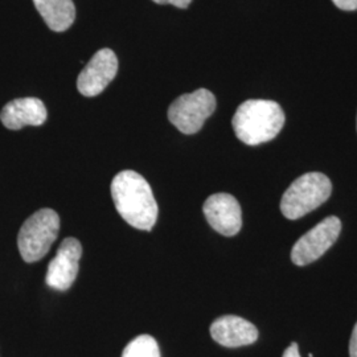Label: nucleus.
<instances>
[{
	"instance_id": "obj_1",
	"label": "nucleus",
	"mask_w": 357,
	"mask_h": 357,
	"mask_svg": "<svg viewBox=\"0 0 357 357\" xmlns=\"http://www.w3.org/2000/svg\"><path fill=\"white\" fill-rule=\"evenodd\" d=\"M115 208L128 225L150 231L158 220V204L147 180L135 171H121L112 181Z\"/></svg>"
},
{
	"instance_id": "obj_2",
	"label": "nucleus",
	"mask_w": 357,
	"mask_h": 357,
	"mask_svg": "<svg viewBox=\"0 0 357 357\" xmlns=\"http://www.w3.org/2000/svg\"><path fill=\"white\" fill-rule=\"evenodd\" d=\"M236 137L248 146L274 139L284 125L281 106L268 100H249L241 103L233 116Z\"/></svg>"
},
{
	"instance_id": "obj_3",
	"label": "nucleus",
	"mask_w": 357,
	"mask_h": 357,
	"mask_svg": "<svg viewBox=\"0 0 357 357\" xmlns=\"http://www.w3.org/2000/svg\"><path fill=\"white\" fill-rule=\"evenodd\" d=\"M330 178L320 172H308L294 180L283 193L281 211L289 220H298L326 203L331 196Z\"/></svg>"
},
{
	"instance_id": "obj_4",
	"label": "nucleus",
	"mask_w": 357,
	"mask_h": 357,
	"mask_svg": "<svg viewBox=\"0 0 357 357\" xmlns=\"http://www.w3.org/2000/svg\"><path fill=\"white\" fill-rule=\"evenodd\" d=\"M60 230V217L53 209H40L26 220L17 236L22 258L28 262L40 261L51 249Z\"/></svg>"
},
{
	"instance_id": "obj_5",
	"label": "nucleus",
	"mask_w": 357,
	"mask_h": 357,
	"mask_svg": "<svg viewBox=\"0 0 357 357\" xmlns=\"http://www.w3.org/2000/svg\"><path fill=\"white\" fill-rule=\"evenodd\" d=\"M215 110L216 98L213 93L206 89H197L180 96L171 103L168 119L180 132L192 135L202 130L205 121Z\"/></svg>"
},
{
	"instance_id": "obj_6",
	"label": "nucleus",
	"mask_w": 357,
	"mask_h": 357,
	"mask_svg": "<svg viewBox=\"0 0 357 357\" xmlns=\"http://www.w3.org/2000/svg\"><path fill=\"white\" fill-rule=\"evenodd\" d=\"M342 231V221L339 217L324 218L315 228L308 230L296 243L291 250V261L296 266H306L319 259L336 240Z\"/></svg>"
},
{
	"instance_id": "obj_7",
	"label": "nucleus",
	"mask_w": 357,
	"mask_h": 357,
	"mask_svg": "<svg viewBox=\"0 0 357 357\" xmlns=\"http://www.w3.org/2000/svg\"><path fill=\"white\" fill-rule=\"evenodd\" d=\"M118 72V59L112 50L97 52L77 78V89L85 97L101 94L114 79Z\"/></svg>"
},
{
	"instance_id": "obj_8",
	"label": "nucleus",
	"mask_w": 357,
	"mask_h": 357,
	"mask_svg": "<svg viewBox=\"0 0 357 357\" xmlns=\"http://www.w3.org/2000/svg\"><path fill=\"white\" fill-rule=\"evenodd\" d=\"M82 255L81 243L73 238L68 237L60 245L57 255L48 265L47 271V284L59 291H66L72 287L73 282L76 281L78 274V264Z\"/></svg>"
},
{
	"instance_id": "obj_9",
	"label": "nucleus",
	"mask_w": 357,
	"mask_h": 357,
	"mask_svg": "<svg viewBox=\"0 0 357 357\" xmlns=\"http://www.w3.org/2000/svg\"><path fill=\"white\" fill-rule=\"evenodd\" d=\"M205 218L217 233L233 237L243 228V212L237 199L229 193H215L205 200Z\"/></svg>"
},
{
	"instance_id": "obj_10",
	"label": "nucleus",
	"mask_w": 357,
	"mask_h": 357,
	"mask_svg": "<svg viewBox=\"0 0 357 357\" xmlns=\"http://www.w3.org/2000/svg\"><path fill=\"white\" fill-rule=\"evenodd\" d=\"M211 336L222 347L238 348L255 343L258 339V330L255 324L240 317L225 315L212 323Z\"/></svg>"
},
{
	"instance_id": "obj_11",
	"label": "nucleus",
	"mask_w": 357,
	"mask_h": 357,
	"mask_svg": "<svg viewBox=\"0 0 357 357\" xmlns=\"http://www.w3.org/2000/svg\"><path fill=\"white\" fill-rule=\"evenodd\" d=\"M47 116V107L41 100L26 97L7 103L0 113V121L10 130H20L26 126H41Z\"/></svg>"
},
{
	"instance_id": "obj_12",
	"label": "nucleus",
	"mask_w": 357,
	"mask_h": 357,
	"mask_svg": "<svg viewBox=\"0 0 357 357\" xmlns=\"http://www.w3.org/2000/svg\"><path fill=\"white\" fill-rule=\"evenodd\" d=\"M33 3L45 24L54 32L69 29L76 19L73 0H33Z\"/></svg>"
},
{
	"instance_id": "obj_13",
	"label": "nucleus",
	"mask_w": 357,
	"mask_h": 357,
	"mask_svg": "<svg viewBox=\"0 0 357 357\" xmlns=\"http://www.w3.org/2000/svg\"><path fill=\"white\" fill-rule=\"evenodd\" d=\"M122 357H160V349L153 336L141 335L126 345Z\"/></svg>"
},
{
	"instance_id": "obj_14",
	"label": "nucleus",
	"mask_w": 357,
	"mask_h": 357,
	"mask_svg": "<svg viewBox=\"0 0 357 357\" xmlns=\"http://www.w3.org/2000/svg\"><path fill=\"white\" fill-rule=\"evenodd\" d=\"M333 4L344 11H355L357 10V0H332Z\"/></svg>"
},
{
	"instance_id": "obj_15",
	"label": "nucleus",
	"mask_w": 357,
	"mask_h": 357,
	"mask_svg": "<svg viewBox=\"0 0 357 357\" xmlns=\"http://www.w3.org/2000/svg\"><path fill=\"white\" fill-rule=\"evenodd\" d=\"M156 4H172L178 8H187L191 4L192 0H153Z\"/></svg>"
},
{
	"instance_id": "obj_16",
	"label": "nucleus",
	"mask_w": 357,
	"mask_h": 357,
	"mask_svg": "<svg viewBox=\"0 0 357 357\" xmlns=\"http://www.w3.org/2000/svg\"><path fill=\"white\" fill-rule=\"evenodd\" d=\"M349 356L357 357V323L351 336V343H349Z\"/></svg>"
},
{
	"instance_id": "obj_17",
	"label": "nucleus",
	"mask_w": 357,
	"mask_h": 357,
	"mask_svg": "<svg viewBox=\"0 0 357 357\" xmlns=\"http://www.w3.org/2000/svg\"><path fill=\"white\" fill-rule=\"evenodd\" d=\"M282 357H301L298 344L296 343H291V345L283 352V356Z\"/></svg>"
}]
</instances>
